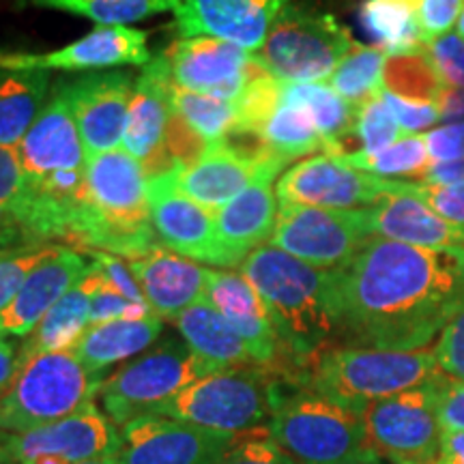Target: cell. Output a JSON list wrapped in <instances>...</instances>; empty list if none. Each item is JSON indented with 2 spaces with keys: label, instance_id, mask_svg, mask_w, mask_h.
I'll list each match as a JSON object with an SVG mask.
<instances>
[{
  "label": "cell",
  "instance_id": "55",
  "mask_svg": "<svg viewBox=\"0 0 464 464\" xmlns=\"http://www.w3.org/2000/svg\"><path fill=\"white\" fill-rule=\"evenodd\" d=\"M33 243L37 241L28 235L24 224H22L14 213H9L7 208L0 207V249L33 246Z\"/></svg>",
  "mask_w": 464,
  "mask_h": 464
},
{
  "label": "cell",
  "instance_id": "34",
  "mask_svg": "<svg viewBox=\"0 0 464 464\" xmlns=\"http://www.w3.org/2000/svg\"><path fill=\"white\" fill-rule=\"evenodd\" d=\"M260 144L286 161L323 150L324 142L307 110L297 102L284 100L260 133Z\"/></svg>",
  "mask_w": 464,
  "mask_h": 464
},
{
  "label": "cell",
  "instance_id": "36",
  "mask_svg": "<svg viewBox=\"0 0 464 464\" xmlns=\"http://www.w3.org/2000/svg\"><path fill=\"white\" fill-rule=\"evenodd\" d=\"M0 207L20 219L37 243L44 239V198L28 174L22 168L15 149H7L0 144Z\"/></svg>",
  "mask_w": 464,
  "mask_h": 464
},
{
  "label": "cell",
  "instance_id": "56",
  "mask_svg": "<svg viewBox=\"0 0 464 464\" xmlns=\"http://www.w3.org/2000/svg\"><path fill=\"white\" fill-rule=\"evenodd\" d=\"M17 365H20V351L5 335H0V400L9 390L17 372Z\"/></svg>",
  "mask_w": 464,
  "mask_h": 464
},
{
  "label": "cell",
  "instance_id": "2",
  "mask_svg": "<svg viewBox=\"0 0 464 464\" xmlns=\"http://www.w3.org/2000/svg\"><path fill=\"white\" fill-rule=\"evenodd\" d=\"M239 271L269 310L282 348L299 363L340 340L334 271L316 269L274 246L254 249Z\"/></svg>",
  "mask_w": 464,
  "mask_h": 464
},
{
  "label": "cell",
  "instance_id": "45",
  "mask_svg": "<svg viewBox=\"0 0 464 464\" xmlns=\"http://www.w3.org/2000/svg\"><path fill=\"white\" fill-rule=\"evenodd\" d=\"M103 276V274H102ZM153 314L149 305L133 304L119 290H114L103 277L100 288L95 290L91 299V324H102L110 321H138Z\"/></svg>",
  "mask_w": 464,
  "mask_h": 464
},
{
  "label": "cell",
  "instance_id": "13",
  "mask_svg": "<svg viewBox=\"0 0 464 464\" xmlns=\"http://www.w3.org/2000/svg\"><path fill=\"white\" fill-rule=\"evenodd\" d=\"M241 437L207 430L164 415L138 417L121 428L116 464H219Z\"/></svg>",
  "mask_w": 464,
  "mask_h": 464
},
{
  "label": "cell",
  "instance_id": "21",
  "mask_svg": "<svg viewBox=\"0 0 464 464\" xmlns=\"http://www.w3.org/2000/svg\"><path fill=\"white\" fill-rule=\"evenodd\" d=\"M91 263L73 247L54 249L31 271L24 286L0 314V335L26 338L44 321V316L82 280Z\"/></svg>",
  "mask_w": 464,
  "mask_h": 464
},
{
  "label": "cell",
  "instance_id": "18",
  "mask_svg": "<svg viewBox=\"0 0 464 464\" xmlns=\"http://www.w3.org/2000/svg\"><path fill=\"white\" fill-rule=\"evenodd\" d=\"M161 52L170 63L174 86L230 102L241 95L256 61V52L207 34L181 37Z\"/></svg>",
  "mask_w": 464,
  "mask_h": 464
},
{
  "label": "cell",
  "instance_id": "53",
  "mask_svg": "<svg viewBox=\"0 0 464 464\" xmlns=\"http://www.w3.org/2000/svg\"><path fill=\"white\" fill-rule=\"evenodd\" d=\"M432 161L464 160V123H445L423 136Z\"/></svg>",
  "mask_w": 464,
  "mask_h": 464
},
{
  "label": "cell",
  "instance_id": "47",
  "mask_svg": "<svg viewBox=\"0 0 464 464\" xmlns=\"http://www.w3.org/2000/svg\"><path fill=\"white\" fill-rule=\"evenodd\" d=\"M434 357L440 374L464 381V304L440 332L439 342L434 344Z\"/></svg>",
  "mask_w": 464,
  "mask_h": 464
},
{
  "label": "cell",
  "instance_id": "30",
  "mask_svg": "<svg viewBox=\"0 0 464 464\" xmlns=\"http://www.w3.org/2000/svg\"><path fill=\"white\" fill-rule=\"evenodd\" d=\"M174 324L189 351L219 370L256 365L241 335L205 299L174 318Z\"/></svg>",
  "mask_w": 464,
  "mask_h": 464
},
{
  "label": "cell",
  "instance_id": "40",
  "mask_svg": "<svg viewBox=\"0 0 464 464\" xmlns=\"http://www.w3.org/2000/svg\"><path fill=\"white\" fill-rule=\"evenodd\" d=\"M335 160H340L344 166L355 168V170L374 174V177H409L411 181L432 164L423 136H406L392 144L390 149L379 150V153L353 150V153L340 155Z\"/></svg>",
  "mask_w": 464,
  "mask_h": 464
},
{
  "label": "cell",
  "instance_id": "12",
  "mask_svg": "<svg viewBox=\"0 0 464 464\" xmlns=\"http://www.w3.org/2000/svg\"><path fill=\"white\" fill-rule=\"evenodd\" d=\"M3 439L20 464L114 460L121 450V428L95 404L50 426L28 432H3Z\"/></svg>",
  "mask_w": 464,
  "mask_h": 464
},
{
  "label": "cell",
  "instance_id": "33",
  "mask_svg": "<svg viewBox=\"0 0 464 464\" xmlns=\"http://www.w3.org/2000/svg\"><path fill=\"white\" fill-rule=\"evenodd\" d=\"M359 17L387 56L426 48L411 0H363Z\"/></svg>",
  "mask_w": 464,
  "mask_h": 464
},
{
  "label": "cell",
  "instance_id": "52",
  "mask_svg": "<svg viewBox=\"0 0 464 464\" xmlns=\"http://www.w3.org/2000/svg\"><path fill=\"white\" fill-rule=\"evenodd\" d=\"M86 254H89L91 260H95L110 286L119 290L123 297L133 301V304L149 305L147 299H144L140 284H138L136 276H133L131 266L125 258L114 256V254H106V252H86Z\"/></svg>",
  "mask_w": 464,
  "mask_h": 464
},
{
  "label": "cell",
  "instance_id": "27",
  "mask_svg": "<svg viewBox=\"0 0 464 464\" xmlns=\"http://www.w3.org/2000/svg\"><path fill=\"white\" fill-rule=\"evenodd\" d=\"M276 177L274 172L263 174L243 194L216 211L219 243L237 266L274 235L280 208L274 194Z\"/></svg>",
  "mask_w": 464,
  "mask_h": 464
},
{
  "label": "cell",
  "instance_id": "48",
  "mask_svg": "<svg viewBox=\"0 0 464 464\" xmlns=\"http://www.w3.org/2000/svg\"><path fill=\"white\" fill-rule=\"evenodd\" d=\"M434 67L450 89H464V39L458 33H448L426 45Z\"/></svg>",
  "mask_w": 464,
  "mask_h": 464
},
{
  "label": "cell",
  "instance_id": "57",
  "mask_svg": "<svg viewBox=\"0 0 464 464\" xmlns=\"http://www.w3.org/2000/svg\"><path fill=\"white\" fill-rule=\"evenodd\" d=\"M437 106L443 123H464V89H450L448 86Z\"/></svg>",
  "mask_w": 464,
  "mask_h": 464
},
{
  "label": "cell",
  "instance_id": "5",
  "mask_svg": "<svg viewBox=\"0 0 464 464\" xmlns=\"http://www.w3.org/2000/svg\"><path fill=\"white\" fill-rule=\"evenodd\" d=\"M103 381V374L91 372L72 351L20 359L14 381L0 400V430L28 432L65 420L95 404Z\"/></svg>",
  "mask_w": 464,
  "mask_h": 464
},
{
  "label": "cell",
  "instance_id": "60",
  "mask_svg": "<svg viewBox=\"0 0 464 464\" xmlns=\"http://www.w3.org/2000/svg\"><path fill=\"white\" fill-rule=\"evenodd\" d=\"M0 464H20V462L15 460V456L11 454V450L7 448V443H5L3 432H0Z\"/></svg>",
  "mask_w": 464,
  "mask_h": 464
},
{
  "label": "cell",
  "instance_id": "9",
  "mask_svg": "<svg viewBox=\"0 0 464 464\" xmlns=\"http://www.w3.org/2000/svg\"><path fill=\"white\" fill-rule=\"evenodd\" d=\"M353 45L348 28L332 14L288 5L256 58L282 82H327Z\"/></svg>",
  "mask_w": 464,
  "mask_h": 464
},
{
  "label": "cell",
  "instance_id": "24",
  "mask_svg": "<svg viewBox=\"0 0 464 464\" xmlns=\"http://www.w3.org/2000/svg\"><path fill=\"white\" fill-rule=\"evenodd\" d=\"M133 276L140 284L144 299L153 314L177 318L205 299L208 269L196 265L194 260L179 256L168 247L155 246L142 256L127 260Z\"/></svg>",
  "mask_w": 464,
  "mask_h": 464
},
{
  "label": "cell",
  "instance_id": "35",
  "mask_svg": "<svg viewBox=\"0 0 464 464\" xmlns=\"http://www.w3.org/2000/svg\"><path fill=\"white\" fill-rule=\"evenodd\" d=\"M385 63L387 52L381 50L379 45L355 44L335 67L327 84L353 108H359L365 102L381 97V92L385 91L382 86Z\"/></svg>",
  "mask_w": 464,
  "mask_h": 464
},
{
  "label": "cell",
  "instance_id": "15",
  "mask_svg": "<svg viewBox=\"0 0 464 464\" xmlns=\"http://www.w3.org/2000/svg\"><path fill=\"white\" fill-rule=\"evenodd\" d=\"M390 194H393V179L355 170L329 155H314L290 166L276 185L280 205L321 208L372 207Z\"/></svg>",
  "mask_w": 464,
  "mask_h": 464
},
{
  "label": "cell",
  "instance_id": "44",
  "mask_svg": "<svg viewBox=\"0 0 464 464\" xmlns=\"http://www.w3.org/2000/svg\"><path fill=\"white\" fill-rule=\"evenodd\" d=\"M393 194L413 196L451 224L464 226V181L456 185H421L393 179Z\"/></svg>",
  "mask_w": 464,
  "mask_h": 464
},
{
  "label": "cell",
  "instance_id": "51",
  "mask_svg": "<svg viewBox=\"0 0 464 464\" xmlns=\"http://www.w3.org/2000/svg\"><path fill=\"white\" fill-rule=\"evenodd\" d=\"M434 396L440 430H464V381L439 374L434 379Z\"/></svg>",
  "mask_w": 464,
  "mask_h": 464
},
{
  "label": "cell",
  "instance_id": "43",
  "mask_svg": "<svg viewBox=\"0 0 464 464\" xmlns=\"http://www.w3.org/2000/svg\"><path fill=\"white\" fill-rule=\"evenodd\" d=\"M54 249L52 243H33V246L0 249V314L15 299L26 277L48 254Z\"/></svg>",
  "mask_w": 464,
  "mask_h": 464
},
{
  "label": "cell",
  "instance_id": "16",
  "mask_svg": "<svg viewBox=\"0 0 464 464\" xmlns=\"http://www.w3.org/2000/svg\"><path fill=\"white\" fill-rule=\"evenodd\" d=\"M133 82L136 80L127 72H95L54 84L72 108L86 160L123 142Z\"/></svg>",
  "mask_w": 464,
  "mask_h": 464
},
{
  "label": "cell",
  "instance_id": "17",
  "mask_svg": "<svg viewBox=\"0 0 464 464\" xmlns=\"http://www.w3.org/2000/svg\"><path fill=\"white\" fill-rule=\"evenodd\" d=\"M288 164L263 144L256 150H241L224 140L208 144L205 155L191 166L177 168L174 181L185 196L216 213L263 174H280Z\"/></svg>",
  "mask_w": 464,
  "mask_h": 464
},
{
  "label": "cell",
  "instance_id": "14",
  "mask_svg": "<svg viewBox=\"0 0 464 464\" xmlns=\"http://www.w3.org/2000/svg\"><path fill=\"white\" fill-rule=\"evenodd\" d=\"M147 194L150 224L170 252L211 266L235 269V260L219 243L216 213L177 188L174 170L147 179Z\"/></svg>",
  "mask_w": 464,
  "mask_h": 464
},
{
  "label": "cell",
  "instance_id": "29",
  "mask_svg": "<svg viewBox=\"0 0 464 464\" xmlns=\"http://www.w3.org/2000/svg\"><path fill=\"white\" fill-rule=\"evenodd\" d=\"M161 334V318L150 314L138 321H110L91 324L69 348L91 372L103 374L106 368L149 351Z\"/></svg>",
  "mask_w": 464,
  "mask_h": 464
},
{
  "label": "cell",
  "instance_id": "39",
  "mask_svg": "<svg viewBox=\"0 0 464 464\" xmlns=\"http://www.w3.org/2000/svg\"><path fill=\"white\" fill-rule=\"evenodd\" d=\"M172 112L181 116L208 144L224 142L228 133H235L237 119H239L237 102L198 95L179 86H172Z\"/></svg>",
  "mask_w": 464,
  "mask_h": 464
},
{
  "label": "cell",
  "instance_id": "37",
  "mask_svg": "<svg viewBox=\"0 0 464 464\" xmlns=\"http://www.w3.org/2000/svg\"><path fill=\"white\" fill-rule=\"evenodd\" d=\"M382 86L393 95L417 103H439L448 89L426 48L387 56Z\"/></svg>",
  "mask_w": 464,
  "mask_h": 464
},
{
  "label": "cell",
  "instance_id": "62",
  "mask_svg": "<svg viewBox=\"0 0 464 464\" xmlns=\"http://www.w3.org/2000/svg\"><path fill=\"white\" fill-rule=\"evenodd\" d=\"M80 464H116L114 460H95V462H80Z\"/></svg>",
  "mask_w": 464,
  "mask_h": 464
},
{
  "label": "cell",
  "instance_id": "32",
  "mask_svg": "<svg viewBox=\"0 0 464 464\" xmlns=\"http://www.w3.org/2000/svg\"><path fill=\"white\" fill-rule=\"evenodd\" d=\"M282 97L310 112L324 142V155H346V138L355 133L357 108L342 100L327 82H284Z\"/></svg>",
  "mask_w": 464,
  "mask_h": 464
},
{
  "label": "cell",
  "instance_id": "11",
  "mask_svg": "<svg viewBox=\"0 0 464 464\" xmlns=\"http://www.w3.org/2000/svg\"><path fill=\"white\" fill-rule=\"evenodd\" d=\"M370 239L362 208L280 205L269 246L316 269H340Z\"/></svg>",
  "mask_w": 464,
  "mask_h": 464
},
{
  "label": "cell",
  "instance_id": "49",
  "mask_svg": "<svg viewBox=\"0 0 464 464\" xmlns=\"http://www.w3.org/2000/svg\"><path fill=\"white\" fill-rule=\"evenodd\" d=\"M382 102L392 110L393 119L400 125L404 136H420V131L430 130L434 123H439L440 114L437 103H417L402 100V97L393 95L390 91L381 92Z\"/></svg>",
  "mask_w": 464,
  "mask_h": 464
},
{
  "label": "cell",
  "instance_id": "1",
  "mask_svg": "<svg viewBox=\"0 0 464 464\" xmlns=\"http://www.w3.org/2000/svg\"><path fill=\"white\" fill-rule=\"evenodd\" d=\"M344 346L417 351L464 304V247H417L370 237L334 269Z\"/></svg>",
  "mask_w": 464,
  "mask_h": 464
},
{
  "label": "cell",
  "instance_id": "6",
  "mask_svg": "<svg viewBox=\"0 0 464 464\" xmlns=\"http://www.w3.org/2000/svg\"><path fill=\"white\" fill-rule=\"evenodd\" d=\"M266 432L293 464H338L372 450L363 411L307 387L280 393Z\"/></svg>",
  "mask_w": 464,
  "mask_h": 464
},
{
  "label": "cell",
  "instance_id": "23",
  "mask_svg": "<svg viewBox=\"0 0 464 464\" xmlns=\"http://www.w3.org/2000/svg\"><path fill=\"white\" fill-rule=\"evenodd\" d=\"M205 301L216 307L241 335L256 365L263 368L276 362L282 351L280 335L276 332L265 301L241 271L235 274V271L208 269Z\"/></svg>",
  "mask_w": 464,
  "mask_h": 464
},
{
  "label": "cell",
  "instance_id": "59",
  "mask_svg": "<svg viewBox=\"0 0 464 464\" xmlns=\"http://www.w3.org/2000/svg\"><path fill=\"white\" fill-rule=\"evenodd\" d=\"M338 464H382V458L376 454L374 450H365L362 454L348 458V460L338 462Z\"/></svg>",
  "mask_w": 464,
  "mask_h": 464
},
{
  "label": "cell",
  "instance_id": "7",
  "mask_svg": "<svg viewBox=\"0 0 464 464\" xmlns=\"http://www.w3.org/2000/svg\"><path fill=\"white\" fill-rule=\"evenodd\" d=\"M282 387L260 365L224 368L191 382L161 411L164 417L243 437L269 426Z\"/></svg>",
  "mask_w": 464,
  "mask_h": 464
},
{
  "label": "cell",
  "instance_id": "10",
  "mask_svg": "<svg viewBox=\"0 0 464 464\" xmlns=\"http://www.w3.org/2000/svg\"><path fill=\"white\" fill-rule=\"evenodd\" d=\"M368 445L392 464H434L440 448L434 381L363 411Z\"/></svg>",
  "mask_w": 464,
  "mask_h": 464
},
{
  "label": "cell",
  "instance_id": "50",
  "mask_svg": "<svg viewBox=\"0 0 464 464\" xmlns=\"http://www.w3.org/2000/svg\"><path fill=\"white\" fill-rule=\"evenodd\" d=\"M219 464H293L286 454L271 440L269 432H249L237 440Z\"/></svg>",
  "mask_w": 464,
  "mask_h": 464
},
{
  "label": "cell",
  "instance_id": "22",
  "mask_svg": "<svg viewBox=\"0 0 464 464\" xmlns=\"http://www.w3.org/2000/svg\"><path fill=\"white\" fill-rule=\"evenodd\" d=\"M22 168L33 183L61 170H80L86 153L78 123L61 91L52 89L50 100L15 149Z\"/></svg>",
  "mask_w": 464,
  "mask_h": 464
},
{
  "label": "cell",
  "instance_id": "38",
  "mask_svg": "<svg viewBox=\"0 0 464 464\" xmlns=\"http://www.w3.org/2000/svg\"><path fill=\"white\" fill-rule=\"evenodd\" d=\"M22 3L86 17L97 26H127L174 11L179 0H22Z\"/></svg>",
  "mask_w": 464,
  "mask_h": 464
},
{
  "label": "cell",
  "instance_id": "20",
  "mask_svg": "<svg viewBox=\"0 0 464 464\" xmlns=\"http://www.w3.org/2000/svg\"><path fill=\"white\" fill-rule=\"evenodd\" d=\"M288 5L293 0H179L172 14L181 37L207 34L258 52Z\"/></svg>",
  "mask_w": 464,
  "mask_h": 464
},
{
  "label": "cell",
  "instance_id": "41",
  "mask_svg": "<svg viewBox=\"0 0 464 464\" xmlns=\"http://www.w3.org/2000/svg\"><path fill=\"white\" fill-rule=\"evenodd\" d=\"M282 89V80H277L269 69L260 65V61L256 58L241 95L235 100L237 110H239L235 133L260 138L265 125L269 123V119L274 116L277 106H280Z\"/></svg>",
  "mask_w": 464,
  "mask_h": 464
},
{
  "label": "cell",
  "instance_id": "42",
  "mask_svg": "<svg viewBox=\"0 0 464 464\" xmlns=\"http://www.w3.org/2000/svg\"><path fill=\"white\" fill-rule=\"evenodd\" d=\"M355 136L362 142V150L365 153H379V150L390 149L392 144L406 138L393 119L392 110L382 102V97H374V100L357 108Z\"/></svg>",
  "mask_w": 464,
  "mask_h": 464
},
{
  "label": "cell",
  "instance_id": "31",
  "mask_svg": "<svg viewBox=\"0 0 464 464\" xmlns=\"http://www.w3.org/2000/svg\"><path fill=\"white\" fill-rule=\"evenodd\" d=\"M50 72L0 69V144L17 149L50 97Z\"/></svg>",
  "mask_w": 464,
  "mask_h": 464
},
{
  "label": "cell",
  "instance_id": "54",
  "mask_svg": "<svg viewBox=\"0 0 464 464\" xmlns=\"http://www.w3.org/2000/svg\"><path fill=\"white\" fill-rule=\"evenodd\" d=\"M464 181V160L432 161L413 183L421 185H456Z\"/></svg>",
  "mask_w": 464,
  "mask_h": 464
},
{
  "label": "cell",
  "instance_id": "8",
  "mask_svg": "<svg viewBox=\"0 0 464 464\" xmlns=\"http://www.w3.org/2000/svg\"><path fill=\"white\" fill-rule=\"evenodd\" d=\"M213 372L219 368L194 355L185 342L164 340L103 381L102 411L119 428L138 417L161 415L191 382Z\"/></svg>",
  "mask_w": 464,
  "mask_h": 464
},
{
  "label": "cell",
  "instance_id": "26",
  "mask_svg": "<svg viewBox=\"0 0 464 464\" xmlns=\"http://www.w3.org/2000/svg\"><path fill=\"white\" fill-rule=\"evenodd\" d=\"M362 216L370 237L417 247H464V226L448 222L413 196H382L372 207H363Z\"/></svg>",
  "mask_w": 464,
  "mask_h": 464
},
{
  "label": "cell",
  "instance_id": "28",
  "mask_svg": "<svg viewBox=\"0 0 464 464\" xmlns=\"http://www.w3.org/2000/svg\"><path fill=\"white\" fill-rule=\"evenodd\" d=\"M103 280L100 266L91 260L89 271L75 286L52 307L44 321L33 329L20 346V359L39 355V353L69 351L82 334L91 327V299Z\"/></svg>",
  "mask_w": 464,
  "mask_h": 464
},
{
  "label": "cell",
  "instance_id": "3",
  "mask_svg": "<svg viewBox=\"0 0 464 464\" xmlns=\"http://www.w3.org/2000/svg\"><path fill=\"white\" fill-rule=\"evenodd\" d=\"M305 387L353 409L426 385L440 374L434 348L382 351V348L332 346L312 359Z\"/></svg>",
  "mask_w": 464,
  "mask_h": 464
},
{
  "label": "cell",
  "instance_id": "4",
  "mask_svg": "<svg viewBox=\"0 0 464 464\" xmlns=\"http://www.w3.org/2000/svg\"><path fill=\"white\" fill-rule=\"evenodd\" d=\"M86 188L95 211V237L89 252H106L133 260L155 241L150 224L147 174L127 150L114 149L86 160Z\"/></svg>",
  "mask_w": 464,
  "mask_h": 464
},
{
  "label": "cell",
  "instance_id": "25",
  "mask_svg": "<svg viewBox=\"0 0 464 464\" xmlns=\"http://www.w3.org/2000/svg\"><path fill=\"white\" fill-rule=\"evenodd\" d=\"M172 73L164 52L150 56L133 82L123 150L140 164L153 158L164 142L172 116Z\"/></svg>",
  "mask_w": 464,
  "mask_h": 464
},
{
  "label": "cell",
  "instance_id": "19",
  "mask_svg": "<svg viewBox=\"0 0 464 464\" xmlns=\"http://www.w3.org/2000/svg\"><path fill=\"white\" fill-rule=\"evenodd\" d=\"M149 34L130 26H97L78 42L48 54L0 52V69H44V72H89L108 67H144L150 61Z\"/></svg>",
  "mask_w": 464,
  "mask_h": 464
},
{
  "label": "cell",
  "instance_id": "58",
  "mask_svg": "<svg viewBox=\"0 0 464 464\" xmlns=\"http://www.w3.org/2000/svg\"><path fill=\"white\" fill-rule=\"evenodd\" d=\"M434 464H464V430L443 432Z\"/></svg>",
  "mask_w": 464,
  "mask_h": 464
},
{
  "label": "cell",
  "instance_id": "61",
  "mask_svg": "<svg viewBox=\"0 0 464 464\" xmlns=\"http://www.w3.org/2000/svg\"><path fill=\"white\" fill-rule=\"evenodd\" d=\"M458 34L464 39V0H462V11H460V17H458Z\"/></svg>",
  "mask_w": 464,
  "mask_h": 464
},
{
  "label": "cell",
  "instance_id": "46",
  "mask_svg": "<svg viewBox=\"0 0 464 464\" xmlns=\"http://www.w3.org/2000/svg\"><path fill=\"white\" fill-rule=\"evenodd\" d=\"M423 44L451 33L462 11V0H411Z\"/></svg>",
  "mask_w": 464,
  "mask_h": 464
}]
</instances>
